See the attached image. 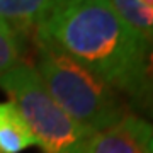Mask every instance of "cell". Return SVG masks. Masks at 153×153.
Returning <instances> with one entry per match:
<instances>
[{
  "label": "cell",
  "instance_id": "cell-1",
  "mask_svg": "<svg viewBox=\"0 0 153 153\" xmlns=\"http://www.w3.org/2000/svg\"><path fill=\"white\" fill-rule=\"evenodd\" d=\"M34 41L75 60L119 92L146 46L111 0H53L34 29Z\"/></svg>",
  "mask_w": 153,
  "mask_h": 153
},
{
  "label": "cell",
  "instance_id": "cell-2",
  "mask_svg": "<svg viewBox=\"0 0 153 153\" xmlns=\"http://www.w3.org/2000/svg\"><path fill=\"white\" fill-rule=\"evenodd\" d=\"M36 46L34 70L56 104L82 128L99 133L128 114L119 90L60 51L43 44Z\"/></svg>",
  "mask_w": 153,
  "mask_h": 153
},
{
  "label": "cell",
  "instance_id": "cell-3",
  "mask_svg": "<svg viewBox=\"0 0 153 153\" xmlns=\"http://www.w3.org/2000/svg\"><path fill=\"white\" fill-rule=\"evenodd\" d=\"M0 88L21 111L43 153H85L94 133L56 104L34 66L19 63L0 75Z\"/></svg>",
  "mask_w": 153,
  "mask_h": 153
},
{
  "label": "cell",
  "instance_id": "cell-4",
  "mask_svg": "<svg viewBox=\"0 0 153 153\" xmlns=\"http://www.w3.org/2000/svg\"><path fill=\"white\" fill-rule=\"evenodd\" d=\"M153 124L141 116L128 114L114 126L94 133L85 153H150Z\"/></svg>",
  "mask_w": 153,
  "mask_h": 153
},
{
  "label": "cell",
  "instance_id": "cell-5",
  "mask_svg": "<svg viewBox=\"0 0 153 153\" xmlns=\"http://www.w3.org/2000/svg\"><path fill=\"white\" fill-rule=\"evenodd\" d=\"M123 94L128 95L133 109L153 119V39L146 41L141 58Z\"/></svg>",
  "mask_w": 153,
  "mask_h": 153
},
{
  "label": "cell",
  "instance_id": "cell-6",
  "mask_svg": "<svg viewBox=\"0 0 153 153\" xmlns=\"http://www.w3.org/2000/svg\"><path fill=\"white\" fill-rule=\"evenodd\" d=\"M53 0H0V24L26 39L48 12Z\"/></svg>",
  "mask_w": 153,
  "mask_h": 153
},
{
  "label": "cell",
  "instance_id": "cell-7",
  "mask_svg": "<svg viewBox=\"0 0 153 153\" xmlns=\"http://www.w3.org/2000/svg\"><path fill=\"white\" fill-rule=\"evenodd\" d=\"M36 140L14 102H0V153H21Z\"/></svg>",
  "mask_w": 153,
  "mask_h": 153
},
{
  "label": "cell",
  "instance_id": "cell-8",
  "mask_svg": "<svg viewBox=\"0 0 153 153\" xmlns=\"http://www.w3.org/2000/svg\"><path fill=\"white\" fill-rule=\"evenodd\" d=\"M22 43L24 39L12 33L7 26L0 24V75L22 63Z\"/></svg>",
  "mask_w": 153,
  "mask_h": 153
},
{
  "label": "cell",
  "instance_id": "cell-9",
  "mask_svg": "<svg viewBox=\"0 0 153 153\" xmlns=\"http://www.w3.org/2000/svg\"><path fill=\"white\" fill-rule=\"evenodd\" d=\"M150 153H153V138H152V141H150Z\"/></svg>",
  "mask_w": 153,
  "mask_h": 153
}]
</instances>
